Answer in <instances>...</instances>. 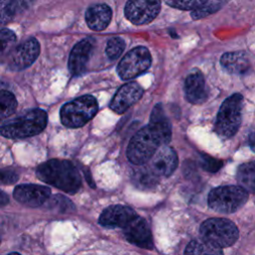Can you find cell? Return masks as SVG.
<instances>
[{
  "instance_id": "1",
  "label": "cell",
  "mask_w": 255,
  "mask_h": 255,
  "mask_svg": "<svg viewBox=\"0 0 255 255\" xmlns=\"http://www.w3.org/2000/svg\"><path fill=\"white\" fill-rule=\"evenodd\" d=\"M36 173L42 181L68 193L77 192L82 184L78 169L68 160L50 159L40 164Z\"/></svg>"
},
{
  "instance_id": "2",
  "label": "cell",
  "mask_w": 255,
  "mask_h": 255,
  "mask_svg": "<svg viewBox=\"0 0 255 255\" xmlns=\"http://www.w3.org/2000/svg\"><path fill=\"white\" fill-rule=\"evenodd\" d=\"M169 140L149 124L140 128L130 139L127 155L128 160L136 165L146 163L155 151Z\"/></svg>"
},
{
  "instance_id": "3",
  "label": "cell",
  "mask_w": 255,
  "mask_h": 255,
  "mask_svg": "<svg viewBox=\"0 0 255 255\" xmlns=\"http://www.w3.org/2000/svg\"><path fill=\"white\" fill-rule=\"evenodd\" d=\"M47 114L40 109L31 110L17 118L0 120V135L25 138L40 133L47 126Z\"/></svg>"
},
{
  "instance_id": "4",
  "label": "cell",
  "mask_w": 255,
  "mask_h": 255,
  "mask_svg": "<svg viewBox=\"0 0 255 255\" xmlns=\"http://www.w3.org/2000/svg\"><path fill=\"white\" fill-rule=\"evenodd\" d=\"M97 112V100L93 96L86 95L65 104L61 109L60 119L64 126L76 128L91 121Z\"/></svg>"
},
{
  "instance_id": "5",
  "label": "cell",
  "mask_w": 255,
  "mask_h": 255,
  "mask_svg": "<svg viewBox=\"0 0 255 255\" xmlns=\"http://www.w3.org/2000/svg\"><path fill=\"white\" fill-rule=\"evenodd\" d=\"M242 105L243 97L240 94H234L223 102L215 123V131L219 136L229 138L237 132L241 124Z\"/></svg>"
},
{
  "instance_id": "6",
  "label": "cell",
  "mask_w": 255,
  "mask_h": 255,
  "mask_svg": "<svg viewBox=\"0 0 255 255\" xmlns=\"http://www.w3.org/2000/svg\"><path fill=\"white\" fill-rule=\"evenodd\" d=\"M201 238L219 248L233 245L238 239L236 225L225 218H209L200 226Z\"/></svg>"
},
{
  "instance_id": "7",
  "label": "cell",
  "mask_w": 255,
  "mask_h": 255,
  "mask_svg": "<svg viewBox=\"0 0 255 255\" xmlns=\"http://www.w3.org/2000/svg\"><path fill=\"white\" fill-rule=\"evenodd\" d=\"M247 199L248 192L240 186H219L209 192L208 205L217 212L232 213L240 209Z\"/></svg>"
},
{
  "instance_id": "8",
  "label": "cell",
  "mask_w": 255,
  "mask_h": 255,
  "mask_svg": "<svg viewBox=\"0 0 255 255\" xmlns=\"http://www.w3.org/2000/svg\"><path fill=\"white\" fill-rule=\"evenodd\" d=\"M151 64V56L145 47H135L128 52L118 65L117 71L123 80L133 79L144 71Z\"/></svg>"
},
{
  "instance_id": "9",
  "label": "cell",
  "mask_w": 255,
  "mask_h": 255,
  "mask_svg": "<svg viewBox=\"0 0 255 255\" xmlns=\"http://www.w3.org/2000/svg\"><path fill=\"white\" fill-rule=\"evenodd\" d=\"M160 0H128L125 6V15L135 25L150 23L160 11Z\"/></svg>"
},
{
  "instance_id": "10",
  "label": "cell",
  "mask_w": 255,
  "mask_h": 255,
  "mask_svg": "<svg viewBox=\"0 0 255 255\" xmlns=\"http://www.w3.org/2000/svg\"><path fill=\"white\" fill-rule=\"evenodd\" d=\"M40 53V46L36 39L31 38L15 47L8 56L11 70L20 71L31 66Z\"/></svg>"
},
{
  "instance_id": "11",
  "label": "cell",
  "mask_w": 255,
  "mask_h": 255,
  "mask_svg": "<svg viewBox=\"0 0 255 255\" xmlns=\"http://www.w3.org/2000/svg\"><path fill=\"white\" fill-rule=\"evenodd\" d=\"M123 229L128 242L143 249L153 248L151 232L143 218L136 215Z\"/></svg>"
},
{
  "instance_id": "12",
  "label": "cell",
  "mask_w": 255,
  "mask_h": 255,
  "mask_svg": "<svg viewBox=\"0 0 255 255\" xmlns=\"http://www.w3.org/2000/svg\"><path fill=\"white\" fill-rule=\"evenodd\" d=\"M148 167L157 176H169L178 164V158L172 147L161 145L149 159Z\"/></svg>"
},
{
  "instance_id": "13",
  "label": "cell",
  "mask_w": 255,
  "mask_h": 255,
  "mask_svg": "<svg viewBox=\"0 0 255 255\" xmlns=\"http://www.w3.org/2000/svg\"><path fill=\"white\" fill-rule=\"evenodd\" d=\"M49 187L38 184H21L16 186L13 191L14 198L29 207H38L45 203L50 197Z\"/></svg>"
},
{
  "instance_id": "14",
  "label": "cell",
  "mask_w": 255,
  "mask_h": 255,
  "mask_svg": "<svg viewBox=\"0 0 255 255\" xmlns=\"http://www.w3.org/2000/svg\"><path fill=\"white\" fill-rule=\"evenodd\" d=\"M142 88L135 82H129L122 86L114 96L110 108L117 114H124L135 104L142 96Z\"/></svg>"
},
{
  "instance_id": "15",
  "label": "cell",
  "mask_w": 255,
  "mask_h": 255,
  "mask_svg": "<svg viewBox=\"0 0 255 255\" xmlns=\"http://www.w3.org/2000/svg\"><path fill=\"white\" fill-rule=\"evenodd\" d=\"M135 216V211L128 206L112 205L102 212L99 218V223L109 228H124Z\"/></svg>"
},
{
  "instance_id": "16",
  "label": "cell",
  "mask_w": 255,
  "mask_h": 255,
  "mask_svg": "<svg viewBox=\"0 0 255 255\" xmlns=\"http://www.w3.org/2000/svg\"><path fill=\"white\" fill-rule=\"evenodd\" d=\"M94 44L93 39L87 38L74 46L69 57V70L72 75L77 76L85 71L92 55Z\"/></svg>"
},
{
  "instance_id": "17",
  "label": "cell",
  "mask_w": 255,
  "mask_h": 255,
  "mask_svg": "<svg viewBox=\"0 0 255 255\" xmlns=\"http://www.w3.org/2000/svg\"><path fill=\"white\" fill-rule=\"evenodd\" d=\"M184 93L186 100L191 104L199 105L206 101L208 92L204 77L199 71H194L186 77L184 83Z\"/></svg>"
},
{
  "instance_id": "18",
  "label": "cell",
  "mask_w": 255,
  "mask_h": 255,
  "mask_svg": "<svg viewBox=\"0 0 255 255\" xmlns=\"http://www.w3.org/2000/svg\"><path fill=\"white\" fill-rule=\"evenodd\" d=\"M112 19V10L107 4H94L86 11V22L90 29L102 31L108 27Z\"/></svg>"
},
{
  "instance_id": "19",
  "label": "cell",
  "mask_w": 255,
  "mask_h": 255,
  "mask_svg": "<svg viewBox=\"0 0 255 255\" xmlns=\"http://www.w3.org/2000/svg\"><path fill=\"white\" fill-rule=\"evenodd\" d=\"M220 62L228 72L233 74H243L250 66L247 54L243 51L225 53L222 55Z\"/></svg>"
},
{
  "instance_id": "20",
  "label": "cell",
  "mask_w": 255,
  "mask_h": 255,
  "mask_svg": "<svg viewBox=\"0 0 255 255\" xmlns=\"http://www.w3.org/2000/svg\"><path fill=\"white\" fill-rule=\"evenodd\" d=\"M236 178L240 187L255 194V161L241 164L237 169Z\"/></svg>"
},
{
  "instance_id": "21",
  "label": "cell",
  "mask_w": 255,
  "mask_h": 255,
  "mask_svg": "<svg viewBox=\"0 0 255 255\" xmlns=\"http://www.w3.org/2000/svg\"><path fill=\"white\" fill-rule=\"evenodd\" d=\"M149 125L158 129L168 140L171 138V126L164 114L162 106L160 104L154 106L149 120Z\"/></svg>"
},
{
  "instance_id": "22",
  "label": "cell",
  "mask_w": 255,
  "mask_h": 255,
  "mask_svg": "<svg viewBox=\"0 0 255 255\" xmlns=\"http://www.w3.org/2000/svg\"><path fill=\"white\" fill-rule=\"evenodd\" d=\"M184 255H223L221 248L203 240H192L185 248Z\"/></svg>"
},
{
  "instance_id": "23",
  "label": "cell",
  "mask_w": 255,
  "mask_h": 255,
  "mask_svg": "<svg viewBox=\"0 0 255 255\" xmlns=\"http://www.w3.org/2000/svg\"><path fill=\"white\" fill-rule=\"evenodd\" d=\"M17 108L15 96L5 90H0V120L9 118Z\"/></svg>"
},
{
  "instance_id": "24",
  "label": "cell",
  "mask_w": 255,
  "mask_h": 255,
  "mask_svg": "<svg viewBox=\"0 0 255 255\" xmlns=\"http://www.w3.org/2000/svg\"><path fill=\"white\" fill-rule=\"evenodd\" d=\"M16 35L8 29L0 31V61L8 57L16 47Z\"/></svg>"
},
{
  "instance_id": "25",
  "label": "cell",
  "mask_w": 255,
  "mask_h": 255,
  "mask_svg": "<svg viewBox=\"0 0 255 255\" xmlns=\"http://www.w3.org/2000/svg\"><path fill=\"white\" fill-rule=\"evenodd\" d=\"M19 9V0H0V25L10 21Z\"/></svg>"
},
{
  "instance_id": "26",
  "label": "cell",
  "mask_w": 255,
  "mask_h": 255,
  "mask_svg": "<svg viewBox=\"0 0 255 255\" xmlns=\"http://www.w3.org/2000/svg\"><path fill=\"white\" fill-rule=\"evenodd\" d=\"M134 178L138 183V185L151 187L156 184L158 176L147 166V167H142L138 169Z\"/></svg>"
},
{
  "instance_id": "27",
  "label": "cell",
  "mask_w": 255,
  "mask_h": 255,
  "mask_svg": "<svg viewBox=\"0 0 255 255\" xmlns=\"http://www.w3.org/2000/svg\"><path fill=\"white\" fill-rule=\"evenodd\" d=\"M125 49V41L120 37H114L107 43L106 53L111 60L118 59Z\"/></svg>"
},
{
  "instance_id": "28",
  "label": "cell",
  "mask_w": 255,
  "mask_h": 255,
  "mask_svg": "<svg viewBox=\"0 0 255 255\" xmlns=\"http://www.w3.org/2000/svg\"><path fill=\"white\" fill-rule=\"evenodd\" d=\"M198 162H199V165L204 170H206L208 172H216L223 165L222 160L214 158V157H212L210 155H207V154H204V153H200Z\"/></svg>"
},
{
  "instance_id": "29",
  "label": "cell",
  "mask_w": 255,
  "mask_h": 255,
  "mask_svg": "<svg viewBox=\"0 0 255 255\" xmlns=\"http://www.w3.org/2000/svg\"><path fill=\"white\" fill-rule=\"evenodd\" d=\"M208 0H166V3L169 6H172L177 9H196L206 3Z\"/></svg>"
},
{
  "instance_id": "30",
  "label": "cell",
  "mask_w": 255,
  "mask_h": 255,
  "mask_svg": "<svg viewBox=\"0 0 255 255\" xmlns=\"http://www.w3.org/2000/svg\"><path fill=\"white\" fill-rule=\"evenodd\" d=\"M219 7H220V5L218 3H208V1H207L200 7L194 9L191 13V16L193 19H199V18L205 17L211 13H214L215 11H217L219 9Z\"/></svg>"
},
{
  "instance_id": "31",
  "label": "cell",
  "mask_w": 255,
  "mask_h": 255,
  "mask_svg": "<svg viewBox=\"0 0 255 255\" xmlns=\"http://www.w3.org/2000/svg\"><path fill=\"white\" fill-rule=\"evenodd\" d=\"M19 178L15 170L9 168H0V185H9L15 183Z\"/></svg>"
},
{
  "instance_id": "32",
  "label": "cell",
  "mask_w": 255,
  "mask_h": 255,
  "mask_svg": "<svg viewBox=\"0 0 255 255\" xmlns=\"http://www.w3.org/2000/svg\"><path fill=\"white\" fill-rule=\"evenodd\" d=\"M8 201H9V198H8L7 194L0 190V207L6 205L8 203Z\"/></svg>"
},
{
  "instance_id": "33",
  "label": "cell",
  "mask_w": 255,
  "mask_h": 255,
  "mask_svg": "<svg viewBox=\"0 0 255 255\" xmlns=\"http://www.w3.org/2000/svg\"><path fill=\"white\" fill-rule=\"evenodd\" d=\"M248 141H249V145H250L251 149L255 152V132H251L249 134Z\"/></svg>"
},
{
  "instance_id": "34",
  "label": "cell",
  "mask_w": 255,
  "mask_h": 255,
  "mask_svg": "<svg viewBox=\"0 0 255 255\" xmlns=\"http://www.w3.org/2000/svg\"><path fill=\"white\" fill-rule=\"evenodd\" d=\"M8 255H20L19 253H16V252H13V253H10V254H8Z\"/></svg>"
},
{
  "instance_id": "35",
  "label": "cell",
  "mask_w": 255,
  "mask_h": 255,
  "mask_svg": "<svg viewBox=\"0 0 255 255\" xmlns=\"http://www.w3.org/2000/svg\"><path fill=\"white\" fill-rule=\"evenodd\" d=\"M0 240H1V239H0Z\"/></svg>"
}]
</instances>
